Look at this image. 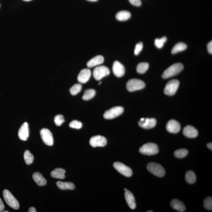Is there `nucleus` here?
<instances>
[{
    "instance_id": "nucleus-23",
    "label": "nucleus",
    "mask_w": 212,
    "mask_h": 212,
    "mask_svg": "<svg viewBox=\"0 0 212 212\" xmlns=\"http://www.w3.org/2000/svg\"><path fill=\"white\" fill-rule=\"evenodd\" d=\"M65 169L62 168L55 169L51 172L52 177L57 179H63L65 178Z\"/></svg>"
},
{
    "instance_id": "nucleus-47",
    "label": "nucleus",
    "mask_w": 212,
    "mask_h": 212,
    "mask_svg": "<svg viewBox=\"0 0 212 212\" xmlns=\"http://www.w3.org/2000/svg\"><path fill=\"white\" fill-rule=\"evenodd\" d=\"M147 212H153V211H152V210H150V211H148Z\"/></svg>"
},
{
    "instance_id": "nucleus-28",
    "label": "nucleus",
    "mask_w": 212,
    "mask_h": 212,
    "mask_svg": "<svg viewBox=\"0 0 212 212\" xmlns=\"http://www.w3.org/2000/svg\"><path fill=\"white\" fill-rule=\"evenodd\" d=\"M149 64L147 62H141L137 65L136 70L137 72L140 74H144L148 69Z\"/></svg>"
},
{
    "instance_id": "nucleus-11",
    "label": "nucleus",
    "mask_w": 212,
    "mask_h": 212,
    "mask_svg": "<svg viewBox=\"0 0 212 212\" xmlns=\"http://www.w3.org/2000/svg\"><path fill=\"white\" fill-rule=\"evenodd\" d=\"M107 143V140L104 137L101 136H96L91 137L90 140V144L91 147H104Z\"/></svg>"
},
{
    "instance_id": "nucleus-14",
    "label": "nucleus",
    "mask_w": 212,
    "mask_h": 212,
    "mask_svg": "<svg viewBox=\"0 0 212 212\" xmlns=\"http://www.w3.org/2000/svg\"><path fill=\"white\" fill-rule=\"evenodd\" d=\"M112 71L114 75L117 77H120L125 74V68L122 64L120 62L115 61L113 65Z\"/></svg>"
},
{
    "instance_id": "nucleus-17",
    "label": "nucleus",
    "mask_w": 212,
    "mask_h": 212,
    "mask_svg": "<svg viewBox=\"0 0 212 212\" xmlns=\"http://www.w3.org/2000/svg\"><path fill=\"white\" fill-rule=\"evenodd\" d=\"M183 134L185 136L189 138H195L198 135V131L193 126H188L183 130Z\"/></svg>"
},
{
    "instance_id": "nucleus-4",
    "label": "nucleus",
    "mask_w": 212,
    "mask_h": 212,
    "mask_svg": "<svg viewBox=\"0 0 212 212\" xmlns=\"http://www.w3.org/2000/svg\"><path fill=\"white\" fill-rule=\"evenodd\" d=\"M147 169L150 173L159 177H162L165 175V171L160 165L155 163H149Z\"/></svg>"
},
{
    "instance_id": "nucleus-40",
    "label": "nucleus",
    "mask_w": 212,
    "mask_h": 212,
    "mask_svg": "<svg viewBox=\"0 0 212 212\" xmlns=\"http://www.w3.org/2000/svg\"><path fill=\"white\" fill-rule=\"evenodd\" d=\"M28 211L29 212H36L37 210L35 207H31L29 209Z\"/></svg>"
},
{
    "instance_id": "nucleus-31",
    "label": "nucleus",
    "mask_w": 212,
    "mask_h": 212,
    "mask_svg": "<svg viewBox=\"0 0 212 212\" xmlns=\"http://www.w3.org/2000/svg\"><path fill=\"white\" fill-rule=\"evenodd\" d=\"M81 89L82 86L81 85L79 84H76L70 88V93L71 95H76L81 91Z\"/></svg>"
},
{
    "instance_id": "nucleus-12",
    "label": "nucleus",
    "mask_w": 212,
    "mask_h": 212,
    "mask_svg": "<svg viewBox=\"0 0 212 212\" xmlns=\"http://www.w3.org/2000/svg\"><path fill=\"white\" fill-rule=\"evenodd\" d=\"M139 125L145 129H150L155 127L156 124V120L155 118L140 119L138 122Z\"/></svg>"
},
{
    "instance_id": "nucleus-3",
    "label": "nucleus",
    "mask_w": 212,
    "mask_h": 212,
    "mask_svg": "<svg viewBox=\"0 0 212 212\" xmlns=\"http://www.w3.org/2000/svg\"><path fill=\"white\" fill-rule=\"evenodd\" d=\"M3 196L5 202L9 206L17 210L19 207V204L16 198L8 190H5L3 192Z\"/></svg>"
},
{
    "instance_id": "nucleus-46",
    "label": "nucleus",
    "mask_w": 212,
    "mask_h": 212,
    "mask_svg": "<svg viewBox=\"0 0 212 212\" xmlns=\"http://www.w3.org/2000/svg\"><path fill=\"white\" fill-rule=\"evenodd\" d=\"M3 212H9L8 211H7V210H5V211H4Z\"/></svg>"
},
{
    "instance_id": "nucleus-42",
    "label": "nucleus",
    "mask_w": 212,
    "mask_h": 212,
    "mask_svg": "<svg viewBox=\"0 0 212 212\" xmlns=\"http://www.w3.org/2000/svg\"><path fill=\"white\" fill-rule=\"evenodd\" d=\"M87 1H91V2H95V1H97L98 0H87Z\"/></svg>"
},
{
    "instance_id": "nucleus-27",
    "label": "nucleus",
    "mask_w": 212,
    "mask_h": 212,
    "mask_svg": "<svg viewBox=\"0 0 212 212\" xmlns=\"http://www.w3.org/2000/svg\"><path fill=\"white\" fill-rule=\"evenodd\" d=\"M95 95V90L92 89L86 90L85 91L82 98L84 100H89L93 98Z\"/></svg>"
},
{
    "instance_id": "nucleus-37",
    "label": "nucleus",
    "mask_w": 212,
    "mask_h": 212,
    "mask_svg": "<svg viewBox=\"0 0 212 212\" xmlns=\"http://www.w3.org/2000/svg\"><path fill=\"white\" fill-rule=\"evenodd\" d=\"M129 2L134 6H136V7H140L141 5V0H129Z\"/></svg>"
},
{
    "instance_id": "nucleus-30",
    "label": "nucleus",
    "mask_w": 212,
    "mask_h": 212,
    "mask_svg": "<svg viewBox=\"0 0 212 212\" xmlns=\"http://www.w3.org/2000/svg\"><path fill=\"white\" fill-rule=\"evenodd\" d=\"M188 151L186 149H178L175 151L174 155L176 158H184L188 155Z\"/></svg>"
},
{
    "instance_id": "nucleus-43",
    "label": "nucleus",
    "mask_w": 212,
    "mask_h": 212,
    "mask_svg": "<svg viewBox=\"0 0 212 212\" xmlns=\"http://www.w3.org/2000/svg\"><path fill=\"white\" fill-rule=\"evenodd\" d=\"M24 1H31L32 0H23Z\"/></svg>"
},
{
    "instance_id": "nucleus-39",
    "label": "nucleus",
    "mask_w": 212,
    "mask_h": 212,
    "mask_svg": "<svg viewBox=\"0 0 212 212\" xmlns=\"http://www.w3.org/2000/svg\"><path fill=\"white\" fill-rule=\"evenodd\" d=\"M4 209V205L2 200L0 198V212L3 211Z\"/></svg>"
},
{
    "instance_id": "nucleus-16",
    "label": "nucleus",
    "mask_w": 212,
    "mask_h": 212,
    "mask_svg": "<svg viewBox=\"0 0 212 212\" xmlns=\"http://www.w3.org/2000/svg\"><path fill=\"white\" fill-rule=\"evenodd\" d=\"M91 71L89 69L85 68L81 70L77 76V80L79 83H85L89 80L91 77Z\"/></svg>"
},
{
    "instance_id": "nucleus-22",
    "label": "nucleus",
    "mask_w": 212,
    "mask_h": 212,
    "mask_svg": "<svg viewBox=\"0 0 212 212\" xmlns=\"http://www.w3.org/2000/svg\"><path fill=\"white\" fill-rule=\"evenodd\" d=\"M56 185L61 190H73L75 189V185L72 183L70 182H62L58 181Z\"/></svg>"
},
{
    "instance_id": "nucleus-45",
    "label": "nucleus",
    "mask_w": 212,
    "mask_h": 212,
    "mask_svg": "<svg viewBox=\"0 0 212 212\" xmlns=\"http://www.w3.org/2000/svg\"><path fill=\"white\" fill-rule=\"evenodd\" d=\"M124 190H125V191H126V190H127V189H125Z\"/></svg>"
},
{
    "instance_id": "nucleus-24",
    "label": "nucleus",
    "mask_w": 212,
    "mask_h": 212,
    "mask_svg": "<svg viewBox=\"0 0 212 212\" xmlns=\"http://www.w3.org/2000/svg\"><path fill=\"white\" fill-rule=\"evenodd\" d=\"M131 17L130 12L127 11H121L116 15V17L119 21H126L129 19Z\"/></svg>"
},
{
    "instance_id": "nucleus-33",
    "label": "nucleus",
    "mask_w": 212,
    "mask_h": 212,
    "mask_svg": "<svg viewBox=\"0 0 212 212\" xmlns=\"http://www.w3.org/2000/svg\"><path fill=\"white\" fill-rule=\"evenodd\" d=\"M204 207L207 210H212V198L211 197H208L204 200Z\"/></svg>"
},
{
    "instance_id": "nucleus-21",
    "label": "nucleus",
    "mask_w": 212,
    "mask_h": 212,
    "mask_svg": "<svg viewBox=\"0 0 212 212\" xmlns=\"http://www.w3.org/2000/svg\"><path fill=\"white\" fill-rule=\"evenodd\" d=\"M170 205L172 208L178 211L183 212L185 211V207L184 204L181 201L178 199H173L170 202Z\"/></svg>"
},
{
    "instance_id": "nucleus-9",
    "label": "nucleus",
    "mask_w": 212,
    "mask_h": 212,
    "mask_svg": "<svg viewBox=\"0 0 212 212\" xmlns=\"http://www.w3.org/2000/svg\"><path fill=\"white\" fill-rule=\"evenodd\" d=\"M113 166L117 171L125 176L129 177L132 175V171L130 168L125 165L123 163L116 162L114 163Z\"/></svg>"
},
{
    "instance_id": "nucleus-8",
    "label": "nucleus",
    "mask_w": 212,
    "mask_h": 212,
    "mask_svg": "<svg viewBox=\"0 0 212 212\" xmlns=\"http://www.w3.org/2000/svg\"><path fill=\"white\" fill-rule=\"evenodd\" d=\"M110 73V71L107 67L101 66L97 67L94 69L93 75L96 80H100L103 77L109 75Z\"/></svg>"
},
{
    "instance_id": "nucleus-34",
    "label": "nucleus",
    "mask_w": 212,
    "mask_h": 212,
    "mask_svg": "<svg viewBox=\"0 0 212 212\" xmlns=\"http://www.w3.org/2000/svg\"><path fill=\"white\" fill-rule=\"evenodd\" d=\"M63 116L62 115H58L56 116L54 118V122L56 126H60L65 122Z\"/></svg>"
},
{
    "instance_id": "nucleus-15",
    "label": "nucleus",
    "mask_w": 212,
    "mask_h": 212,
    "mask_svg": "<svg viewBox=\"0 0 212 212\" xmlns=\"http://www.w3.org/2000/svg\"><path fill=\"white\" fill-rule=\"evenodd\" d=\"M29 135V131L28 123L27 122L24 123L19 129L18 136L21 140L25 141L28 139Z\"/></svg>"
},
{
    "instance_id": "nucleus-7",
    "label": "nucleus",
    "mask_w": 212,
    "mask_h": 212,
    "mask_svg": "<svg viewBox=\"0 0 212 212\" xmlns=\"http://www.w3.org/2000/svg\"><path fill=\"white\" fill-rule=\"evenodd\" d=\"M124 111V109L121 106H115L106 111L104 114V117L107 120L116 118L121 115Z\"/></svg>"
},
{
    "instance_id": "nucleus-13",
    "label": "nucleus",
    "mask_w": 212,
    "mask_h": 212,
    "mask_svg": "<svg viewBox=\"0 0 212 212\" xmlns=\"http://www.w3.org/2000/svg\"><path fill=\"white\" fill-rule=\"evenodd\" d=\"M166 129L170 133H177L180 130L181 126L177 121L172 120L168 122L166 125Z\"/></svg>"
},
{
    "instance_id": "nucleus-6",
    "label": "nucleus",
    "mask_w": 212,
    "mask_h": 212,
    "mask_svg": "<svg viewBox=\"0 0 212 212\" xmlns=\"http://www.w3.org/2000/svg\"><path fill=\"white\" fill-rule=\"evenodd\" d=\"M180 82L177 79H173L168 82L164 89L166 95L173 96L176 93L179 87Z\"/></svg>"
},
{
    "instance_id": "nucleus-35",
    "label": "nucleus",
    "mask_w": 212,
    "mask_h": 212,
    "mask_svg": "<svg viewBox=\"0 0 212 212\" xmlns=\"http://www.w3.org/2000/svg\"><path fill=\"white\" fill-rule=\"evenodd\" d=\"M69 126L73 129H79L82 127V123L77 120H74L70 123Z\"/></svg>"
},
{
    "instance_id": "nucleus-18",
    "label": "nucleus",
    "mask_w": 212,
    "mask_h": 212,
    "mask_svg": "<svg viewBox=\"0 0 212 212\" xmlns=\"http://www.w3.org/2000/svg\"><path fill=\"white\" fill-rule=\"evenodd\" d=\"M125 197L128 205L130 208L132 210H135L136 207L135 197L129 190H126L125 191Z\"/></svg>"
},
{
    "instance_id": "nucleus-20",
    "label": "nucleus",
    "mask_w": 212,
    "mask_h": 212,
    "mask_svg": "<svg viewBox=\"0 0 212 212\" xmlns=\"http://www.w3.org/2000/svg\"><path fill=\"white\" fill-rule=\"evenodd\" d=\"M32 177L33 180L39 186H43L47 184L46 179L39 172L33 173Z\"/></svg>"
},
{
    "instance_id": "nucleus-29",
    "label": "nucleus",
    "mask_w": 212,
    "mask_h": 212,
    "mask_svg": "<svg viewBox=\"0 0 212 212\" xmlns=\"http://www.w3.org/2000/svg\"><path fill=\"white\" fill-rule=\"evenodd\" d=\"M24 158L26 164L29 165L33 162L34 157L29 151L27 150L24 152Z\"/></svg>"
},
{
    "instance_id": "nucleus-32",
    "label": "nucleus",
    "mask_w": 212,
    "mask_h": 212,
    "mask_svg": "<svg viewBox=\"0 0 212 212\" xmlns=\"http://www.w3.org/2000/svg\"><path fill=\"white\" fill-rule=\"evenodd\" d=\"M167 41V38L166 37H163L160 39H156L155 41V47L158 48H162L164 46V44Z\"/></svg>"
},
{
    "instance_id": "nucleus-19",
    "label": "nucleus",
    "mask_w": 212,
    "mask_h": 212,
    "mask_svg": "<svg viewBox=\"0 0 212 212\" xmlns=\"http://www.w3.org/2000/svg\"><path fill=\"white\" fill-rule=\"evenodd\" d=\"M104 59L103 56L98 55L93 58L87 63V66L88 68H92L99 65H101L104 62Z\"/></svg>"
},
{
    "instance_id": "nucleus-1",
    "label": "nucleus",
    "mask_w": 212,
    "mask_h": 212,
    "mask_svg": "<svg viewBox=\"0 0 212 212\" xmlns=\"http://www.w3.org/2000/svg\"><path fill=\"white\" fill-rule=\"evenodd\" d=\"M184 69V66L181 63H177L171 66L164 71L162 77L167 79L177 75Z\"/></svg>"
},
{
    "instance_id": "nucleus-41",
    "label": "nucleus",
    "mask_w": 212,
    "mask_h": 212,
    "mask_svg": "<svg viewBox=\"0 0 212 212\" xmlns=\"http://www.w3.org/2000/svg\"><path fill=\"white\" fill-rule=\"evenodd\" d=\"M207 147L210 150H212V143L211 142L208 143L207 144Z\"/></svg>"
},
{
    "instance_id": "nucleus-36",
    "label": "nucleus",
    "mask_w": 212,
    "mask_h": 212,
    "mask_svg": "<svg viewBox=\"0 0 212 212\" xmlns=\"http://www.w3.org/2000/svg\"><path fill=\"white\" fill-rule=\"evenodd\" d=\"M143 48V44L142 42H140L139 43L137 44L136 45L135 52H134L135 55L137 56L139 54Z\"/></svg>"
},
{
    "instance_id": "nucleus-44",
    "label": "nucleus",
    "mask_w": 212,
    "mask_h": 212,
    "mask_svg": "<svg viewBox=\"0 0 212 212\" xmlns=\"http://www.w3.org/2000/svg\"><path fill=\"white\" fill-rule=\"evenodd\" d=\"M101 82H100V83H99V85H100L101 84Z\"/></svg>"
},
{
    "instance_id": "nucleus-10",
    "label": "nucleus",
    "mask_w": 212,
    "mask_h": 212,
    "mask_svg": "<svg viewBox=\"0 0 212 212\" xmlns=\"http://www.w3.org/2000/svg\"><path fill=\"white\" fill-rule=\"evenodd\" d=\"M40 135L42 141L46 145L52 146L54 144L53 136L49 130L43 129L40 131Z\"/></svg>"
},
{
    "instance_id": "nucleus-25",
    "label": "nucleus",
    "mask_w": 212,
    "mask_h": 212,
    "mask_svg": "<svg viewBox=\"0 0 212 212\" xmlns=\"http://www.w3.org/2000/svg\"><path fill=\"white\" fill-rule=\"evenodd\" d=\"M187 45L183 42H178L174 47L172 50V54H175L176 53L186 49Z\"/></svg>"
},
{
    "instance_id": "nucleus-5",
    "label": "nucleus",
    "mask_w": 212,
    "mask_h": 212,
    "mask_svg": "<svg viewBox=\"0 0 212 212\" xmlns=\"http://www.w3.org/2000/svg\"><path fill=\"white\" fill-rule=\"evenodd\" d=\"M145 84L142 81L138 79H131L126 83V88L128 91H134L143 89Z\"/></svg>"
},
{
    "instance_id": "nucleus-38",
    "label": "nucleus",
    "mask_w": 212,
    "mask_h": 212,
    "mask_svg": "<svg viewBox=\"0 0 212 212\" xmlns=\"http://www.w3.org/2000/svg\"><path fill=\"white\" fill-rule=\"evenodd\" d=\"M207 50L209 53L212 54V41L210 42L207 45Z\"/></svg>"
},
{
    "instance_id": "nucleus-26",
    "label": "nucleus",
    "mask_w": 212,
    "mask_h": 212,
    "mask_svg": "<svg viewBox=\"0 0 212 212\" xmlns=\"http://www.w3.org/2000/svg\"><path fill=\"white\" fill-rule=\"evenodd\" d=\"M185 180L190 184H193L196 182V176L193 171L189 170L185 175Z\"/></svg>"
},
{
    "instance_id": "nucleus-2",
    "label": "nucleus",
    "mask_w": 212,
    "mask_h": 212,
    "mask_svg": "<svg viewBox=\"0 0 212 212\" xmlns=\"http://www.w3.org/2000/svg\"><path fill=\"white\" fill-rule=\"evenodd\" d=\"M143 155H156L159 152L158 145L154 143H149L143 145L139 150Z\"/></svg>"
}]
</instances>
